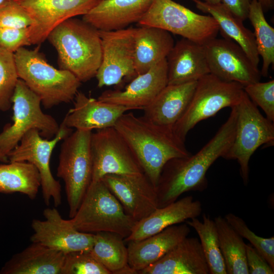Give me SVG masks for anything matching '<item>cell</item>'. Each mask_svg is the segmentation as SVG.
I'll use <instances>...</instances> for the list:
<instances>
[{
	"label": "cell",
	"mask_w": 274,
	"mask_h": 274,
	"mask_svg": "<svg viewBox=\"0 0 274 274\" xmlns=\"http://www.w3.org/2000/svg\"><path fill=\"white\" fill-rule=\"evenodd\" d=\"M236 116V108L234 107L216 134L195 154L173 158L166 162L156 187L158 207L175 201L186 192L202 191L207 188V172L230 148L234 136Z\"/></svg>",
	"instance_id": "1"
},
{
	"label": "cell",
	"mask_w": 274,
	"mask_h": 274,
	"mask_svg": "<svg viewBox=\"0 0 274 274\" xmlns=\"http://www.w3.org/2000/svg\"><path fill=\"white\" fill-rule=\"evenodd\" d=\"M114 127L126 141L144 173L156 187L161 172L169 160L191 154L172 128L157 125L144 116L124 113Z\"/></svg>",
	"instance_id": "2"
},
{
	"label": "cell",
	"mask_w": 274,
	"mask_h": 274,
	"mask_svg": "<svg viewBox=\"0 0 274 274\" xmlns=\"http://www.w3.org/2000/svg\"><path fill=\"white\" fill-rule=\"evenodd\" d=\"M47 39L57 52L59 68L72 73L81 82L95 77L102 58L98 29L74 17L55 27Z\"/></svg>",
	"instance_id": "3"
},
{
	"label": "cell",
	"mask_w": 274,
	"mask_h": 274,
	"mask_svg": "<svg viewBox=\"0 0 274 274\" xmlns=\"http://www.w3.org/2000/svg\"><path fill=\"white\" fill-rule=\"evenodd\" d=\"M18 77L49 109L74 99L81 82L68 71L49 64L38 48L25 47L14 53Z\"/></svg>",
	"instance_id": "4"
},
{
	"label": "cell",
	"mask_w": 274,
	"mask_h": 274,
	"mask_svg": "<svg viewBox=\"0 0 274 274\" xmlns=\"http://www.w3.org/2000/svg\"><path fill=\"white\" fill-rule=\"evenodd\" d=\"M70 220L79 231L111 232L124 239L130 234L137 222L125 212L120 202L101 179L91 182Z\"/></svg>",
	"instance_id": "5"
},
{
	"label": "cell",
	"mask_w": 274,
	"mask_h": 274,
	"mask_svg": "<svg viewBox=\"0 0 274 274\" xmlns=\"http://www.w3.org/2000/svg\"><path fill=\"white\" fill-rule=\"evenodd\" d=\"M244 87L208 74L197 81L190 101L173 127L175 134L185 141L188 132L198 122L215 115L221 110L233 108L239 102Z\"/></svg>",
	"instance_id": "6"
},
{
	"label": "cell",
	"mask_w": 274,
	"mask_h": 274,
	"mask_svg": "<svg viewBox=\"0 0 274 274\" xmlns=\"http://www.w3.org/2000/svg\"><path fill=\"white\" fill-rule=\"evenodd\" d=\"M91 133L90 130H76L63 140L61 146L57 176L64 182L70 218L75 215L92 181Z\"/></svg>",
	"instance_id": "7"
},
{
	"label": "cell",
	"mask_w": 274,
	"mask_h": 274,
	"mask_svg": "<svg viewBox=\"0 0 274 274\" xmlns=\"http://www.w3.org/2000/svg\"><path fill=\"white\" fill-rule=\"evenodd\" d=\"M237 116L232 143L223 158L236 160L243 183L249 182V163L255 151L263 145H273V122L264 117L244 93L236 106Z\"/></svg>",
	"instance_id": "8"
},
{
	"label": "cell",
	"mask_w": 274,
	"mask_h": 274,
	"mask_svg": "<svg viewBox=\"0 0 274 274\" xmlns=\"http://www.w3.org/2000/svg\"><path fill=\"white\" fill-rule=\"evenodd\" d=\"M12 102L13 123L6 124L0 133V152L3 155L8 157L24 134L31 129L38 130L43 138L48 140L58 132L60 125L54 117L42 111L40 98L20 79Z\"/></svg>",
	"instance_id": "9"
},
{
	"label": "cell",
	"mask_w": 274,
	"mask_h": 274,
	"mask_svg": "<svg viewBox=\"0 0 274 274\" xmlns=\"http://www.w3.org/2000/svg\"><path fill=\"white\" fill-rule=\"evenodd\" d=\"M138 24L162 29L202 45L216 38L219 32L211 16L195 13L173 0H152Z\"/></svg>",
	"instance_id": "10"
},
{
	"label": "cell",
	"mask_w": 274,
	"mask_h": 274,
	"mask_svg": "<svg viewBox=\"0 0 274 274\" xmlns=\"http://www.w3.org/2000/svg\"><path fill=\"white\" fill-rule=\"evenodd\" d=\"M72 131V128L62 122L57 133L51 140H48L43 138L38 130L31 129L24 134L19 144L8 154L10 162H28L37 168L41 176L44 201L47 206L51 199L55 207L61 204V185L52 175L50 161L57 144Z\"/></svg>",
	"instance_id": "11"
},
{
	"label": "cell",
	"mask_w": 274,
	"mask_h": 274,
	"mask_svg": "<svg viewBox=\"0 0 274 274\" xmlns=\"http://www.w3.org/2000/svg\"><path fill=\"white\" fill-rule=\"evenodd\" d=\"M90 152L92 181L108 174L144 173L130 147L114 127L98 129L91 133Z\"/></svg>",
	"instance_id": "12"
},
{
	"label": "cell",
	"mask_w": 274,
	"mask_h": 274,
	"mask_svg": "<svg viewBox=\"0 0 274 274\" xmlns=\"http://www.w3.org/2000/svg\"><path fill=\"white\" fill-rule=\"evenodd\" d=\"M135 28L99 30L101 41L102 58L95 77L97 86L117 85L124 78L136 76L134 70Z\"/></svg>",
	"instance_id": "13"
},
{
	"label": "cell",
	"mask_w": 274,
	"mask_h": 274,
	"mask_svg": "<svg viewBox=\"0 0 274 274\" xmlns=\"http://www.w3.org/2000/svg\"><path fill=\"white\" fill-rule=\"evenodd\" d=\"M210 73L245 87L260 81L258 67L244 50L229 38H214L204 45Z\"/></svg>",
	"instance_id": "14"
},
{
	"label": "cell",
	"mask_w": 274,
	"mask_h": 274,
	"mask_svg": "<svg viewBox=\"0 0 274 274\" xmlns=\"http://www.w3.org/2000/svg\"><path fill=\"white\" fill-rule=\"evenodd\" d=\"M32 20L29 26L31 45H40L63 21L84 15L102 0H16Z\"/></svg>",
	"instance_id": "15"
},
{
	"label": "cell",
	"mask_w": 274,
	"mask_h": 274,
	"mask_svg": "<svg viewBox=\"0 0 274 274\" xmlns=\"http://www.w3.org/2000/svg\"><path fill=\"white\" fill-rule=\"evenodd\" d=\"M43 215L44 220L32 221L33 233L30 238L31 242L39 243L64 254L91 250L94 233L79 231L70 219H63L55 208L45 209Z\"/></svg>",
	"instance_id": "16"
},
{
	"label": "cell",
	"mask_w": 274,
	"mask_h": 274,
	"mask_svg": "<svg viewBox=\"0 0 274 274\" xmlns=\"http://www.w3.org/2000/svg\"><path fill=\"white\" fill-rule=\"evenodd\" d=\"M101 180L136 221L147 217L158 208L155 187L144 173L108 174Z\"/></svg>",
	"instance_id": "17"
},
{
	"label": "cell",
	"mask_w": 274,
	"mask_h": 274,
	"mask_svg": "<svg viewBox=\"0 0 274 274\" xmlns=\"http://www.w3.org/2000/svg\"><path fill=\"white\" fill-rule=\"evenodd\" d=\"M167 85V66L165 59L147 72L136 76L123 90H106L98 99L133 110H143Z\"/></svg>",
	"instance_id": "18"
},
{
	"label": "cell",
	"mask_w": 274,
	"mask_h": 274,
	"mask_svg": "<svg viewBox=\"0 0 274 274\" xmlns=\"http://www.w3.org/2000/svg\"><path fill=\"white\" fill-rule=\"evenodd\" d=\"M74 107L70 109L62 122L76 130H90L114 127L124 113L131 108L108 103L89 97L78 91Z\"/></svg>",
	"instance_id": "19"
},
{
	"label": "cell",
	"mask_w": 274,
	"mask_h": 274,
	"mask_svg": "<svg viewBox=\"0 0 274 274\" xmlns=\"http://www.w3.org/2000/svg\"><path fill=\"white\" fill-rule=\"evenodd\" d=\"M190 227L186 223L174 225L144 239L128 242V265L139 273L187 237Z\"/></svg>",
	"instance_id": "20"
},
{
	"label": "cell",
	"mask_w": 274,
	"mask_h": 274,
	"mask_svg": "<svg viewBox=\"0 0 274 274\" xmlns=\"http://www.w3.org/2000/svg\"><path fill=\"white\" fill-rule=\"evenodd\" d=\"M152 0H102L82 20L99 30L126 28L142 18Z\"/></svg>",
	"instance_id": "21"
},
{
	"label": "cell",
	"mask_w": 274,
	"mask_h": 274,
	"mask_svg": "<svg viewBox=\"0 0 274 274\" xmlns=\"http://www.w3.org/2000/svg\"><path fill=\"white\" fill-rule=\"evenodd\" d=\"M200 201L186 196L162 207H158L150 215L136 222L125 242L138 241L157 233L170 226L197 218L201 213Z\"/></svg>",
	"instance_id": "22"
},
{
	"label": "cell",
	"mask_w": 274,
	"mask_h": 274,
	"mask_svg": "<svg viewBox=\"0 0 274 274\" xmlns=\"http://www.w3.org/2000/svg\"><path fill=\"white\" fill-rule=\"evenodd\" d=\"M167 85L197 81L210 73L204 45L182 38L166 57Z\"/></svg>",
	"instance_id": "23"
},
{
	"label": "cell",
	"mask_w": 274,
	"mask_h": 274,
	"mask_svg": "<svg viewBox=\"0 0 274 274\" xmlns=\"http://www.w3.org/2000/svg\"><path fill=\"white\" fill-rule=\"evenodd\" d=\"M140 274H209V267L199 240L186 237Z\"/></svg>",
	"instance_id": "24"
},
{
	"label": "cell",
	"mask_w": 274,
	"mask_h": 274,
	"mask_svg": "<svg viewBox=\"0 0 274 274\" xmlns=\"http://www.w3.org/2000/svg\"><path fill=\"white\" fill-rule=\"evenodd\" d=\"M197 81L167 85L152 102L145 107L144 116L151 122L173 129L186 110Z\"/></svg>",
	"instance_id": "25"
},
{
	"label": "cell",
	"mask_w": 274,
	"mask_h": 274,
	"mask_svg": "<svg viewBox=\"0 0 274 274\" xmlns=\"http://www.w3.org/2000/svg\"><path fill=\"white\" fill-rule=\"evenodd\" d=\"M15 254L3 267L6 274H61L65 257L62 252L39 243Z\"/></svg>",
	"instance_id": "26"
},
{
	"label": "cell",
	"mask_w": 274,
	"mask_h": 274,
	"mask_svg": "<svg viewBox=\"0 0 274 274\" xmlns=\"http://www.w3.org/2000/svg\"><path fill=\"white\" fill-rule=\"evenodd\" d=\"M175 44L170 33L159 28L140 26L134 34V70L136 76L166 58Z\"/></svg>",
	"instance_id": "27"
},
{
	"label": "cell",
	"mask_w": 274,
	"mask_h": 274,
	"mask_svg": "<svg viewBox=\"0 0 274 274\" xmlns=\"http://www.w3.org/2000/svg\"><path fill=\"white\" fill-rule=\"evenodd\" d=\"M196 8L211 16L217 22L223 38L230 39L246 52L254 65L260 61L253 32L247 28L243 21L232 13L222 3L210 4L200 0H191Z\"/></svg>",
	"instance_id": "28"
},
{
	"label": "cell",
	"mask_w": 274,
	"mask_h": 274,
	"mask_svg": "<svg viewBox=\"0 0 274 274\" xmlns=\"http://www.w3.org/2000/svg\"><path fill=\"white\" fill-rule=\"evenodd\" d=\"M121 236L108 232L94 233L90 250L94 258L111 274L137 273L128 265L127 247Z\"/></svg>",
	"instance_id": "29"
},
{
	"label": "cell",
	"mask_w": 274,
	"mask_h": 274,
	"mask_svg": "<svg viewBox=\"0 0 274 274\" xmlns=\"http://www.w3.org/2000/svg\"><path fill=\"white\" fill-rule=\"evenodd\" d=\"M41 185L40 173L31 163L14 161L0 165V192H20L34 199Z\"/></svg>",
	"instance_id": "30"
},
{
	"label": "cell",
	"mask_w": 274,
	"mask_h": 274,
	"mask_svg": "<svg viewBox=\"0 0 274 274\" xmlns=\"http://www.w3.org/2000/svg\"><path fill=\"white\" fill-rule=\"evenodd\" d=\"M220 248L227 274H249L246 260V245L243 237L224 217H216Z\"/></svg>",
	"instance_id": "31"
},
{
	"label": "cell",
	"mask_w": 274,
	"mask_h": 274,
	"mask_svg": "<svg viewBox=\"0 0 274 274\" xmlns=\"http://www.w3.org/2000/svg\"><path fill=\"white\" fill-rule=\"evenodd\" d=\"M202 218V221L193 218L186 220V223L196 231L199 236L210 273L227 274L215 223L206 214Z\"/></svg>",
	"instance_id": "32"
},
{
	"label": "cell",
	"mask_w": 274,
	"mask_h": 274,
	"mask_svg": "<svg viewBox=\"0 0 274 274\" xmlns=\"http://www.w3.org/2000/svg\"><path fill=\"white\" fill-rule=\"evenodd\" d=\"M248 18L254 28L257 51L262 59L260 73L266 77L270 66L274 64V28L266 21L257 0H251Z\"/></svg>",
	"instance_id": "33"
},
{
	"label": "cell",
	"mask_w": 274,
	"mask_h": 274,
	"mask_svg": "<svg viewBox=\"0 0 274 274\" xmlns=\"http://www.w3.org/2000/svg\"><path fill=\"white\" fill-rule=\"evenodd\" d=\"M19 79L14 54L0 48V111L10 109Z\"/></svg>",
	"instance_id": "34"
},
{
	"label": "cell",
	"mask_w": 274,
	"mask_h": 274,
	"mask_svg": "<svg viewBox=\"0 0 274 274\" xmlns=\"http://www.w3.org/2000/svg\"><path fill=\"white\" fill-rule=\"evenodd\" d=\"M224 218L243 238L249 241L274 269V236L264 238L257 235L250 229L243 219L232 213L225 215Z\"/></svg>",
	"instance_id": "35"
},
{
	"label": "cell",
	"mask_w": 274,
	"mask_h": 274,
	"mask_svg": "<svg viewBox=\"0 0 274 274\" xmlns=\"http://www.w3.org/2000/svg\"><path fill=\"white\" fill-rule=\"evenodd\" d=\"M61 274H111L92 256L90 250L65 254Z\"/></svg>",
	"instance_id": "36"
},
{
	"label": "cell",
	"mask_w": 274,
	"mask_h": 274,
	"mask_svg": "<svg viewBox=\"0 0 274 274\" xmlns=\"http://www.w3.org/2000/svg\"><path fill=\"white\" fill-rule=\"evenodd\" d=\"M244 90L251 101L265 113L266 117L274 121V80L260 81L244 87Z\"/></svg>",
	"instance_id": "37"
},
{
	"label": "cell",
	"mask_w": 274,
	"mask_h": 274,
	"mask_svg": "<svg viewBox=\"0 0 274 274\" xmlns=\"http://www.w3.org/2000/svg\"><path fill=\"white\" fill-rule=\"evenodd\" d=\"M32 22L28 13L16 0H7L0 6V28L27 27Z\"/></svg>",
	"instance_id": "38"
},
{
	"label": "cell",
	"mask_w": 274,
	"mask_h": 274,
	"mask_svg": "<svg viewBox=\"0 0 274 274\" xmlns=\"http://www.w3.org/2000/svg\"><path fill=\"white\" fill-rule=\"evenodd\" d=\"M29 27L0 28V48L14 53L19 49L31 45Z\"/></svg>",
	"instance_id": "39"
},
{
	"label": "cell",
	"mask_w": 274,
	"mask_h": 274,
	"mask_svg": "<svg viewBox=\"0 0 274 274\" xmlns=\"http://www.w3.org/2000/svg\"><path fill=\"white\" fill-rule=\"evenodd\" d=\"M246 248L249 274L274 273V269L251 244H246Z\"/></svg>",
	"instance_id": "40"
},
{
	"label": "cell",
	"mask_w": 274,
	"mask_h": 274,
	"mask_svg": "<svg viewBox=\"0 0 274 274\" xmlns=\"http://www.w3.org/2000/svg\"><path fill=\"white\" fill-rule=\"evenodd\" d=\"M251 0H221V3L242 21L248 18Z\"/></svg>",
	"instance_id": "41"
},
{
	"label": "cell",
	"mask_w": 274,
	"mask_h": 274,
	"mask_svg": "<svg viewBox=\"0 0 274 274\" xmlns=\"http://www.w3.org/2000/svg\"><path fill=\"white\" fill-rule=\"evenodd\" d=\"M261 4L263 10H269L273 9L274 0H257Z\"/></svg>",
	"instance_id": "42"
},
{
	"label": "cell",
	"mask_w": 274,
	"mask_h": 274,
	"mask_svg": "<svg viewBox=\"0 0 274 274\" xmlns=\"http://www.w3.org/2000/svg\"><path fill=\"white\" fill-rule=\"evenodd\" d=\"M203 1L210 4H218L221 3V0H203Z\"/></svg>",
	"instance_id": "43"
},
{
	"label": "cell",
	"mask_w": 274,
	"mask_h": 274,
	"mask_svg": "<svg viewBox=\"0 0 274 274\" xmlns=\"http://www.w3.org/2000/svg\"><path fill=\"white\" fill-rule=\"evenodd\" d=\"M8 158L7 156H6L3 155L0 152V161L7 162V161H8Z\"/></svg>",
	"instance_id": "44"
},
{
	"label": "cell",
	"mask_w": 274,
	"mask_h": 274,
	"mask_svg": "<svg viewBox=\"0 0 274 274\" xmlns=\"http://www.w3.org/2000/svg\"><path fill=\"white\" fill-rule=\"evenodd\" d=\"M7 0H0V6L4 4Z\"/></svg>",
	"instance_id": "45"
}]
</instances>
